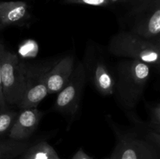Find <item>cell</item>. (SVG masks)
I'll return each instance as SVG.
<instances>
[{"label":"cell","instance_id":"obj_1","mask_svg":"<svg viewBox=\"0 0 160 159\" xmlns=\"http://www.w3.org/2000/svg\"><path fill=\"white\" fill-rule=\"evenodd\" d=\"M114 93L127 109L136 106L150 77V65L142 61L127 59L117 65Z\"/></svg>","mask_w":160,"mask_h":159},{"label":"cell","instance_id":"obj_2","mask_svg":"<svg viewBox=\"0 0 160 159\" xmlns=\"http://www.w3.org/2000/svg\"><path fill=\"white\" fill-rule=\"evenodd\" d=\"M126 8L123 21L127 31L160 43V0H132Z\"/></svg>","mask_w":160,"mask_h":159},{"label":"cell","instance_id":"obj_3","mask_svg":"<svg viewBox=\"0 0 160 159\" xmlns=\"http://www.w3.org/2000/svg\"><path fill=\"white\" fill-rule=\"evenodd\" d=\"M108 51L116 56L142 61L148 65H159L160 43L150 41L128 31L112 37Z\"/></svg>","mask_w":160,"mask_h":159},{"label":"cell","instance_id":"obj_4","mask_svg":"<svg viewBox=\"0 0 160 159\" xmlns=\"http://www.w3.org/2000/svg\"><path fill=\"white\" fill-rule=\"evenodd\" d=\"M2 94L6 105H17L26 87L27 64L18 55L5 49L1 57Z\"/></svg>","mask_w":160,"mask_h":159},{"label":"cell","instance_id":"obj_5","mask_svg":"<svg viewBox=\"0 0 160 159\" xmlns=\"http://www.w3.org/2000/svg\"><path fill=\"white\" fill-rule=\"evenodd\" d=\"M82 63L87 80L91 81L97 91L104 96L113 94L115 79L109 70L104 55L93 43H88Z\"/></svg>","mask_w":160,"mask_h":159},{"label":"cell","instance_id":"obj_6","mask_svg":"<svg viewBox=\"0 0 160 159\" xmlns=\"http://www.w3.org/2000/svg\"><path fill=\"white\" fill-rule=\"evenodd\" d=\"M87 76L82 62L74 66L65 87L58 93L54 104L56 112L74 119L81 105L83 92L85 87Z\"/></svg>","mask_w":160,"mask_h":159},{"label":"cell","instance_id":"obj_7","mask_svg":"<svg viewBox=\"0 0 160 159\" xmlns=\"http://www.w3.org/2000/svg\"><path fill=\"white\" fill-rule=\"evenodd\" d=\"M51 64L27 65L26 87L21 99L17 106L20 109L37 108L48 94L45 76Z\"/></svg>","mask_w":160,"mask_h":159},{"label":"cell","instance_id":"obj_8","mask_svg":"<svg viewBox=\"0 0 160 159\" xmlns=\"http://www.w3.org/2000/svg\"><path fill=\"white\" fill-rule=\"evenodd\" d=\"M118 143L109 159H160L159 150L138 133L117 134Z\"/></svg>","mask_w":160,"mask_h":159},{"label":"cell","instance_id":"obj_9","mask_svg":"<svg viewBox=\"0 0 160 159\" xmlns=\"http://www.w3.org/2000/svg\"><path fill=\"white\" fill-rule=\"evenodd\" d=\"M43 116V113L37 108L21 109L17 112L8 133L9 139L14 140H28L37 129L39 123Z\"/></svg>","mask_w":160,"mask_h":159},{"label":"cell","instance_id":"obj_10","mask_svg":"<svg viewBox=\"0 0 160 159\" xmlns=\"http://www.w3.org/2000/svg\"><path fill=\"white\" fill-rule=\"evenodd\" d=\"M74 68L73 55H67L51 65L45 76L48 94H57L68 82Z\"/></svg>","mask_w":160,"mask_h":159},{"label":"cell","instance_id":"obj_11","mask_svg":"<svg viewBox=\"0 0 160 159\" xmlns=\"http://www.w3.org/2000/svg\"><path fill=\"white\" fill-rule=\"evenodd\" d=\"M31 15L29 5L23 1L0 2V26L2 29L9 26H24Z\"/></svg>","mask_w":160,"mask_h":159},{"label":"cell","instance_id":"obj_12","mask_svg":"<svg viewBox=\"0 0 160 159\" xmlns=\"http://www.w3.org/2000/svg\"><path fill=\"white\" fill-rule=\"evenodd\" d=\"M15 159H61L52 146L45 141L31 143L26 151Z\"/></svg>","mask_w":160,"mask_h":159},{"label":"cell","instance_id":"obj_13","mask_svg":"<svg viewBox=\"0 0 160 159\" xmlns=\"http://www.w3.org/2000/svg\"><path fill=\"white\" fill-rule=\"evenodd\" d=\"M31 144L29 140H0V159H15L23 154Z\"/></svg>","mask_w":160,"mask_h":159},{"label":"cell","instance_id":"obj_14","mask_svg":"<svg viewBox=\"0 0 160 159\" xmlns=\"http://www.w3.org/2000/svg\"><path fill=\"white\" fill-rule=\"evenodd\" d=\"M17 112L11 109L0 110V137L9 132L17 117Z\"/></svg>","mask_w":160,"mask_h":159},{"label":"cell","instance_id":"obj_15","mask_svg":"<svg viewBox=\"0 0 160 159\" xmlns=\"http://www.w3.org/2000/svg\"><path fill=\"white\" fill-rule=\"evenodd\" d=\"M62 3L67 5H84L102 8L112 7L113 6L109 0H62Z\"/></svg>","mask_w":160,"mask_h":159},{"label":"cell","instance_id":"obj_16","mask_svg":"<svg viewBox=\"0 0 160 159\" xmlns=\"http://www.w3.org/2000/svg\"><path fill=\"white\" fill-rule=\"evenodd\" d=\"M150 121L149 125L154 131L160 133V104H152L149 107Z\"/></svg>","mask_w":160,"mask_h":159},{"label":"cell","instance_id":"obj_17","mask_svg":"<svg viewBox=\"0 0 160 159\" xmlns=\"http://www.w3.org/2000/svg\"><path fill=\"white\" fill-rule=\"evenodd\" d=\"M38 51L37 44L33 41H28L26 43L22 44L20 48V52L25 57H31L36 55Z\"/></svg>","mask_w":160,"mask_h":159},{"label":"cell","instance_id":"obj_18","mask_svg":"<svg viewBox=\"0 0 160 159\" xmlns=\"http://www.w3.org/2000/svg\"><path fill=\"white\" fill-rule=\"evenodd\" d=\"M6 49L2 41H0V62H1V57L3 51ZM7 108L6 102H5L4 97L2 94V79H1V67H0V110H3Z\"/></svg>","mask_w":160,"mask_h":159},{"label":"cell","instance_id":"obj_19","mask_svg":"<svg viewBox=\"0 0 160 159\" xmlns=\"http://www.w3.org/2000/svg\"><path fill=\"white\" fill-rule=\"evenodd\" d=\"M71 159H93L91 156H89L87 153L84 151L82 148H80L78 151L74 154V155L72 157Z\"/></svg>","mask_w":160,"mask_h":159},{"label":"cell","instance_id":"obj_20","mask_svg":"<svg viewBox=\"0 0 160 159\" xmlns=\"http://www.w3.org/2000/svg\"><path fill=\"white\" fill-rule=\"evenodd\" d=\"M109 1H110L113 5L121 4L126 6H128V4H130V3L132 2V0H109Z\"/></svg>","mask_w":160,"mask_h":159},{"label":"cell","instance_id":"obj_21","mask_svg":"<svg viewBox=\"0 0 160 159\" xmlns=\"http://www.w3.org/2000/svg\"><path fill=\"white\" fill-rule=\"evenodd\" d=\"M0 30H2V28H1V26H0Z\"/></svg>","mask_w":160,"mask_h":159},{"label":"cell","instance_id":"obj_22","mask_svg":"<svg viewBox=\"0 0 160 159\" xmlns=\"http://www.w3.org/2000/svg\"><path fill=\"white\" fill-rule=\"evenodd\" d=\"M106 159H109V157H107V158H106Z\"/></svg>","mask_w":160,"mask_h":159}]
</instances>
